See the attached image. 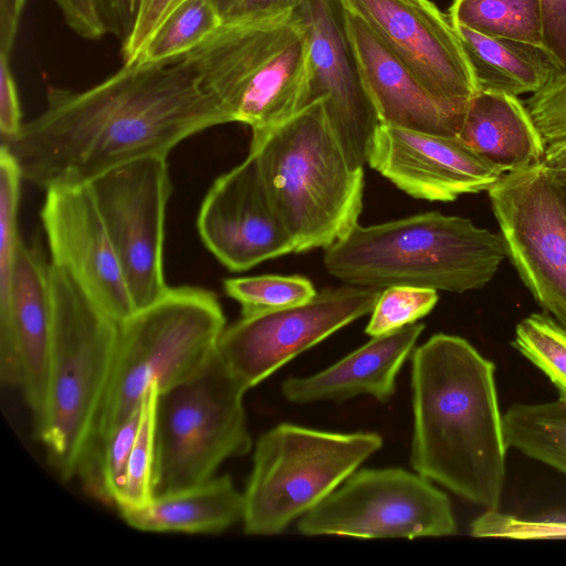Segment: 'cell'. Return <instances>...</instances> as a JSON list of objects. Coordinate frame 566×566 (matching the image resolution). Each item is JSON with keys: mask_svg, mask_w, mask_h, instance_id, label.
I'll list each match as a JSON object with an SVG mask.
<instances>
[{"mask_svg": "<svg viewBox=\"0 0 566 566\" xmlns=\"http://www.w3.org/2000/svg\"><path fill=\"white\" fill-rule=\"evenodd\" d=\"M231 123L187 56L134 61L94 86H50L44 109L1 140L22 179L43 190L88 185L144 157Z\"/></svg>", "mask_w": 566, "mask_h": 566, "instance_id": "1", "label": "cell"}, {"mask_svg": "<svg viewBox=\"0 0 566 566\" xmlns=\"http://www.w3.org/2000/svg\"><path fill=\"white\" fill-rule=\"evenodd\" d=\"M495 366L467 339L434 334L411 357L410 463L485 510H499L507 446Z\"/></svg>", "mask_w": 566, "mask_h": 566, "instance_id": "2", "label": "cell"}, {"mask_svg": "<svg viewBox=\"0 0 566 566\" xmlns=\"http://www.w3.org/2000/svg\"><path fill=\"white\" fill-rule=\"evenodd\" d=\"M249 153L295 253L326 249L358 223L364 170L347 156L325 98L252 137Z\"/></svg>", "mask_w": 566, "mask_h": 566, "instance_id": "3", "label": "cell"}, {"mask_svg": "<svg viewBox=\"0 0 566 566\" xmlns=\"http://www.w3.org/2000/svg\"><path fill=\"white\" fill-rule=\"evenodd\" d=\"M504 258L500 233L468 218L430 211L368 227L357 223L325 249L323 262L347 284L464 293L486 285Z\"/></svg>", "mask_w": 566, "mask_h": 566, "instance_id": "4", "label": "cell"}, {"mask_svg": "<svg viewBox=\"0 0 566 566\" xmlns=\"http://www.w3.org/2000/svg\"><path fill=\"white\" fill-rule=\"evenodd\" d=\"M52 334L43 411L35 421L48 457L76 475L98 421L113 370L119 323L50 262Z\"/></svg>", "mask_w": 566, "mask_h": 566, "instance_id": "5", "label": "cell"}, {"mask_svg": "<svg viewBox=\"0 0 566 566\" xmlns=\"http://www.w3.org/2000/svg\"><path fill=\"white\" fill-rule=\"evenodd\" d=\"M230 116L258 137L307 105L310 41L294 12L223 20L185 54Z\"/></svg>", "mask_w": 566, "mask_h": 566, "instance_id": "6", "label": "cell"}, {"mask_svg": "<svg viewBox=\"0 0 566 566\" xmlns=\"http://www.w3.org/2000/svg\"><path fill=\"white\" fill-rule=\"evenodd\" d=\"M224 328L216 294L195 286L170 287L159 301L120 322L94 438L107 436L135 412L154 385L163 391L192 375L216 349Z\"/></svg>", "mask_w": 566, "mask_h": 566, "instance_id": "7", "label": "cell"}, {"mask_svg": "<svg viewBox=\"0 0 566 566\" xmlns=\"http://www.w3.org/2000/svg\"><path fill=\"white\" fill-rule=\"evenodd\" d=\"M382 447L376 432H332L281 423L259 437L243 491V528L283 532Z\"/></svg>", "mask_w": 566, "mask_h": 566, "instance_id": "8", "label": "cell"}, {"mask_svg": "<svg viewBox=\"0 0 566 566\" xmlns=\"http://www.w3.org/2000/svg\"><path fill=\"white\" fill-rule=\"evenodd\" d=\"M247 390L216 347L192 375L158 391L155 495L206 482L251 450Z\"/></svg>", "mask_w": 566, "mask_h": 566, "instance_id": "9", "label": "cell"}, {"mask_svg": "<svg viewBox=\"0 0 566 566\" xmlns=\"http://www.w3.org/2000/svg\"><path fill=\"white\" fill-rule=\"evenodd\" d=\"M304 535L359 538L449 536L457 532L450 499L430 480L399 468L364 469L300 517Z\"/></svg>", "mask_w": 566, "mask_h": 566, "instance_id": "10", "label": "cell"}, {"mask_svg": "<svg viewBox=\"0 0 566 566\" xmlns=\"http://www.w3.org/2000/svg\"><path fill=\"white\" fill-rule=\"evenodd\" d=\"M506 256L544 313L566 327V201L544 161L488 190Z\"/></svg>", "mask_w": 566, "mask_h": 566, "instance_id": "11", "label": "cell"}, {"mask_svg": "<svg viewBox=\"0 0 566 566\" xmlns=\"http://www.w3.org/2000/svg\"><path fill=\"white\" fill-rule=\"evenodd\" d=\"M106 226L135 310L169 291L164 275L166 207L171 193L167 157L136 159L88 184Z\"/></svg>", "mask_w": 566, "mask_h": 566, "instance_id": "12", "label": "cell"}, {"mask_svg": "<svg viewBox=\"0 0 566 566\" xmlns=\"http://www.w3.org/2000/svg\"><path fill=\"white\" fill-rule=\"evenodd\" d=\"M381 291L348 284L308 302L251 315L226 326L217 352L248 390L304 350L373 312Z\"/></svg>", "mask_w": 566, "mask_h": 566, "instance_id": "13", "label": "cell"}, {"mask_svg": "<svg viewBox=\"0 0 566 566\" xmlns=\"http://www.w3.org/2000/svg\"><path fill=\"white\" fill-rule=\"evenodd\" d=\"M446 106L463 112L479 91L448 14L431 0H340Z\"/></svg>", "mask_w": 566, "mask_h": 566, "instance_id": "14", "label": "cell"}, {"mask_svg": "<svg viewBox=\"0 0 566 566\" xmlns=\"http://www.w3.org/2000/svg\"><path fill=\"white\" fill-rule=\"evenodd\" d=\"M293 12L310 41L307 105L325 98L327 115L347 156L363 167L381 123L361 81L345 9L340 0H304Z\"/></svg>", "mask_w": 566, "mask_h": 566, "instance_id": "15", "label": "cell"}, {"mask_svg": "<svg viewBox=\"0 0 566 566\" xmlns=\"http://www.w3.org/2000/svg\"><path fill=\"white\" fill-rule=\"evenodd\" d=\"M40 218L50 262L104 312L123 322L136 312L119 259L88 185L45 191Z\"/></svg>", "mask_w": 566, "mask_h": 566, "instance_id": "16", "label": "cell"}, {"mask_svg": "<svg viewBox=\"0 0 566 566\" xmlns=\"http://www.w3.org/2000/svg\"><path fill=\"white\" fill-rule=\"evenodd\" d=\"M197 229L206 248L232 272L295 252L251 153L213 181L200 206Z\"/></svg>", "mask_w": 566, "mask_h": 566, "instance_id": "17", "label": "cell"}, {"mask_svg": "<svg viewBox=\"0 0 566 566\" xmlns=\"http://www.w3.org/2000/svg\"><path fill=\"white\" fill-rule=\"evenodd\" d=\"M366 164L409 196L443 202L488 191L504 174L458 137L387 124L377 127Z\"/></svg>", "mask_w": 566, "mask_h": 566, "instance_id": "18", "label": "cell"}, {"mask_svg": "<svg viewBox=\"0 0 566 566\" xmlns=\"http://www.w3.org/2000/svg\"><path fill=\"white\" fill-rule=\"evenodd\" d=\"M52 334L50 262L38 241H21L11 292V326L0 337V378L20 388L35 421L45 402Z\"/></svg>", "mask_w": 566, "mask_h": 566, "instance_id": "19", "label": "cell"}, {"mask_svg": "<svg viewBox=\"0 0 566 566\" xmlns=\"http://www.w3.org/2000/svg\"><path fill=\"white\" fill-rule=\"evenodd\" d=\"M363 84L381 124L457 137L463 112L434 98L358 17L345 10Z\"/></svg>", "mask_w": 566, "mask_h": 566, "instance_id": "20", "label": "cell"}, {"mask_svg": "<svg viewBox=\"0 0 566 566\" xmlns=\"http://www.w3.org/2000/svg\"><path fill=\"white\" fill-rule=\"evenodd\" d=\"M424 324H409L373 337L326 369L307 377H289L282 384L284 398L293 403L342 401L370 395L385 402L396 389V378L413 353Z\"/></svg>", "mask_w": 566, "mask_h": 566, "instance_id": "21", "label": "cell"}, {"mask_svg": "<svg viewBox=\"0 0 566 566\" xmlns=\"http://www.w3.org/2000/svg\"><path fill=\"white\" fill-rule=\"evenodd\" d=\"M457 137L503 172L544 160L545 142L517 96L479 90L468 102Z\"/></svg>", "mask_w": 566, "mask_h": 566, "instance_id": "22", "label": "cell"}, {"mask_svg": "<svg viewBox=\"0 0 566 566\" xmlns=\"http://www.w3.org/2000/svg\"><path fill=\"white\" fill-rule=\"evenodd\" d=\"M130 527L154 533L217 534L243 517V493L228 474L118 509Z\"/></svg>", "mask_w": 566, "mask_h": 566, "instance_id": "23", "label": "cell"}, {"mask_svg": "<svg viewBox=\"0 0 566 566\" xmlns=\"http://www.w3.org/2000/svg\"><path fill=\"white\" fill-rule=\"evenodd\" d=\"M460 38L479 90L514 96L534 94L557 71L546 52L536 45L492 38L452 23Z\"/></svg>", "mask_w": 566, "mask_h": 566, "instance_id": "24", "label": "cell"}, {"mask_svg": "<svg viewBox=\"0 0 566 566\" xmlns=\"http://www.w3.org/2000/svg\"><path fill=\"white\" fill-rule=\"evenodd\" d=\"M507 448L566 474V401L514 403L503 416Z\"/></svg>", "mask_w": 566, "mask_h": 566, "instance_id": "25", "label": "cell"}, {"mask_svg": "<svg viewBox=\"0 0 566 566\" xmlns=\"http://www.w3.org/2000/svg\"><path fill=\"white\" fill-rule=\"evenodd\" d=\"M448 15L488 36L543 46L539 0H453Z\"/></svg>", "mask_w": 566, "mask_h": 566, "instance_id": "26", "label": "cell"}, {"mask_svg": "<svg viewBox=\"0 0 566 566\" xmlns=\"http://www.w3.org/2000/svg\"><path fill=\"white\" fill-rule=\"evenodd\" d=\"M140 413L142 406L107 436L94 438L77 470L86 492L106 504L120 502Z\"/></svg>", "mask_w": 566, "mask_h": 566, "instance_id": "27", "label": "cell"}, {"mask_svg": "<svg viewBox=\"0 0 566 566\" xmlns=\"http://www.w3.org/2000/svg\"><path fill=\"white\" fill-rule=\"evenodd\" d=\"M222 22L223 18L211 0H184L161 23L138 61L160 62L184 55L205 41Z\"/></svg>", "mask_w": 566, "mask_h": 566, "instance_id": "28", "label": "cell"}, {"mask_svg": "<svg viewBox=\"0 0 566 566\" xmlns=\"http://www.w3.org/2000/svg\"><path fill=\"white\" fill-rule=\"evenodd\" d=\"M512 345L547 376L566 401V327L549 314L533 313L516 325Z\"/></svg>", "mask_w": 566, "mask_h": 566, "instance_id": "29", "label": "cell"}, {"mask_svg": "<svg viewBox=\"0 0 566 566\" xmlns=\"http://www.w3.org/2000/svg\"><path fill=\"white\" fill-rule=\"evenodd\" d=\"M19 166L6 147L0 149V318L11 315L12 280L18 249Z\"/></svg>", "mask_w": 566, "mask_h": 566, "instance_id": "30", "label": "cell"}, {"mask_svg": "<svg viewBox=\"0 0 566 566\" xmlns=\"http://www.w3.org/2000/svg\"><path fill=\"white\" fill-rule=\"evenodd\" d=\"M228 296L251 315L304 304L316 295L312 282L298 275H258L223 281Z\"/></svg>", "mask_w": 566, "mask_h": 566, "instance_id": "31", "label": "cell"}, {"mask_svg": "<svg viewBox=\"0 0 566 566\" xmlns=\"http://www.w3.org/2000/svg\"><path fill=\"white\" fill-rule=\"evenodd\" d=\"M157 396L158 388L154 385L143 400L139 427L130 451L125 488L117 509L144 505L155 495Z\"/></svg>", "mask_w": 566, "mask_h": 566, "instance_id": "32", "label": "cell"}, {"mask_svg": "<svg viewBox=\"0 0 566 566\" xmlns=\"http://www.w3.org/2000/svg\"><path fill=\"white\" fill-rule=\"evenodd\" d=\"M438 300L433 289L388 286L380 293L365 332L376 337L413 324L429 314Z\"/></svg>", "mask_w": 566, "mask_h": 566, "instance_id": "33", "label": "cell"}, {"mask_svg": "<svg viewBox=\"0 0 566 566\" xmlns=\"http://www.w3.org/2000/svg\"><path fill=\"white\" fill-rule=\"evenodd\" d=\"M470 534L474 537L563 539L566 538V520H527L499 510H485L471 523Z\"/></svg>", "mask_w": 566, "mask_h": 566, "instance_id": "34", "label": "cell"}, {"mask_svg": "<svg viewBox=\"0 0 566 566\" xmlns=\"http://www.w3.org/2000/svg\"><path fill=\"white\" fill-rule=\"evenodd\" d=\"M546 148L566 140V73L556 71L536 93L523 101Z\"/></svg>", "mask_w": 566, "mask_h": 566, "instance_id": "35", "label": "cell"}, {"mask_svg": "<svg viewBox=\"0 0 566 566\" xmlns=\"http://www.w3.org/2000/svg\"><path fill=\"white\" fill-rule=\"evenodd\" d=\"M181 1L184 0H139L133 29L122 43L124 63L138 60L161 23Z\"/></svg>", "mask_w": 566, "mask_h": 566, "instance_id": "36", "label": "cell"}, {"mask_svg": "<svg viewBox=\"0 0 566 566\" xmlns=\"http://www.w3.org/2000/svg\"><path fill=\"white\" fill-rule=\"evenodd\" d=\"M543 46L556 70L566 73V0H539Z\"/></svg>", "mask_w": 566, "mask_h": 566, "instance_id": "37", "label": "cell"}, {"mask_svg": "<svg viewBox=\"0 0 566 566\" xmlns=\"http://www.w3.org/2000/svg\"><path fill=\"white\" fill-rule=\"evenodd\" d=\"M65 23L81 38L98 40L107 33L97 0H52Z\"/></svg>", "mask_w": 566, "mask_h": 566, "instance_id": "38", "label": "cell"}, {"mask_svg": "<svg viewBox=\"0 0 566 566\" xmlns=\"http://www.w3.org/2000/svg\"><path fill=\"white\" fill-rule=\"evenodd\" d=\"M10 55L0 54V132L1 140L13 137L22 126L18 88L10 69Z\"/></svg>", "mask_w": 566, "mask_h": 566, "instance_id": "39", "label": "cell"}, {"mask_svg": "<svg viewBox=\"0 0 566 566\" xmlns=\"http://www.w3.org/2000/svg\"><path fill=\"white\" fill-rule=\"evenodd\" d=\"M107 33L122 43L129 35L138 10L139 0H97Z\"/></svg>", "mask_w": 566, "mask_h": 566, "instance_id": "40", "label": "cell"}, {"mask_svg": "<svg viewBox=\"0 0 566 566\" xmlns=\"http://www.w3.org/2000/svg\"><path fill=\"white\" fill-rule=\"evenodd\" d=\"M304 0H240L223 20L262 18L293 12Z\"/></svg>", "mask_w": 566, "mask_h": 566, "instance_id": "41", "label": "cell"}, {"mask_svg": "<svg viewBox=\"0 0 566 566\" xmlns=\"http://www.w3.org/2000/svg\"><path fill=\"white\" fill-rule=\"evenodd\" d=\"M25 0H0V54L10 55Z\"/></svg>", "mask_w": 566, "mask_h": 566, "instance_id": "42", "label": "cell"}, {"mask_svg": "<svg viewBox=\"0 0 566 566\" xmlns=\"http://www.w3.org/2000/svg\"><path fill=\"white\" fill-rule=\"evenodd\" d=\"M543 161L551 172H566V140L548 146Z\"/></svg>", "mask_w": 566, "mask_h": 566, "instance_id": "43", "label": "cell"}, {"mask_svg": "<svg viewBox=\"0 0 566 566\" xmlns=\"http://www.w3.org/2000/svg\"><path fill=\"white\" fill-rule=\"evenodd\" d=\"M222 18H224L240 0H211Z\"/></svg>", "mask_w": 566, "mask_h": 566, "instance_id": "44", "label": "cell"}, {"mask_svg": "<svg viewBox=\"0 0 566 566\" xmlns=\"http://www.w3.org/2000/svg\"><path fill=\"white\" fill-rule=\"evenodd\" d=\"M555 179V181L557 182L563 196H564V199L566 201V172H558V174H554V172H551Z\"/></svg>", "mask_w": 566, "mask_h": 566, "instance_id": "45", "label": "cell"}]
</instances>
